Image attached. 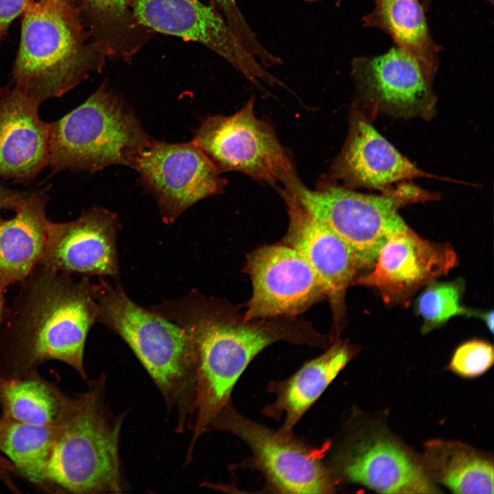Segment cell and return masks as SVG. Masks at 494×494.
<instances>
[{
    "label": "cell",
    "instance_id": "9",
    "mask_svg": "<svg viewBox=\"0 0 494 494\" xmlns=\"http://www.w3.org/2000/svg\"><path fill=\"white\" fill-rule=\"evenodd\" d=\"M254 105L252 97L232 115L207 117L192 142L221 172L237 171L286 187L299 178L272 128L255 116Z\"/></svg>",
    "mask_w": 494,
    "mask_h": 494
},
{
    "label": "cell",
    "instance_id": "13",
    "mask_svg": "<svg viewBox=\"0 0 494 494\" xmlns=\"http://www.w3.org/2000/svg\"><path fill=\"white\" fill-rule=\"evenodd\" d=\"M245 270L252 293L244 321L294 317L326 298L317 274L286 244L257 248L248 255Z\"/></svg>",
    "mask_w": 494,
    "mask_h": 494
},
{
    "label": "cell",
    "instance_id": "18",
    "mask_svg": "<svg viewBox=\"0 0 494 494\" xmlns=\"http://www.w3.org/2000/svg\"><path fill=\"white\" fill-rule=\"evenodd\" d=\"M331 174L347 188L384 191L397 182L433 177L399 152L358 111L352 115L346 142Z\"/></svg>",
    "mask_w": 494,
    "mask_h": 494
},
{
    "label": "cell",
    "instance_id": "35",
    "mask_svg": "<svg viewBox=\"0 0 494 494\" xmlns=\"http://www.w3.org/2000/svg\"><path fill=\"white\" fill-rule=\"evenodd\" d=\"M420 1L421 2L422 5H423L425 10H426V12H427L429 7L430 6L431 3L434 0H420ZM484 1H486L487 2L490 3L491 5L493 4V0H484Z\"/></svg>",
    "mask_w": 494,
    "mask_h": 494
},
{
    "label": "cell",
    "instance_id": "37",
    "mask_svg": "<svg viewBox=\"0 0 494 494\" xmlns=\"http://www.w3.org/2000/svg\"><path fill=\"white\" fill-rule=\"evenodd\" d=\"M307 3H318L325 0H303ZM342 0H334L336 5H339L341 3Z\"/></svg>",
    "mask_w": 494,
    "mask_h": 494
},
{
    "label": "cell",
    "instance_id": "21",
    "mask_svg": "<svg viewBox=\"0 0 494 494\" xmlns=\"http://www.w3.org/2000/svg\"><path fill=\"white\" fill-rule=\"evenodd\" d=\"M45 192H22L12 209L13 217L0 216V286L21 283L38 265L44 253L50 220Z\"/></svg>",
    "mask_w": 494,
    "mask_h": 494
},
{
    "label": "cell",
    "instance_id": "28",
    "mask_svg": "<svg viewBox=\"0 0 494 494\" xmlns=\"http://www.w3.org/2000/svg\"><path fill=\"white\" fill-rule=\"evenodd\" d=\"M493 360L491 344L482 340H471L456 349L449 368L462 377L474 378L486 373L492 366Z\"/></svg>",
    "mask_w": 494,
    "mask_h": 494
},
{
    "label": "cell",
    "instance_id": "23",
    "mask_svg": "<svg viewBox=\"0 0 494 494\" xmlns=\"http://www.w3.org/2000/svg\"><path fill=\"white\" fill-rule=\"evenodd\" d=\"M80 17L91 41L106 57L130 60L150 38L130 0H81Z\"/></svg>",
    "mask_w": 494,
    "mask_h": 494
},
{
    "label": "cell",
    "instance_id": "19",
    "mask_svg": "<svg viewBox=\"0 0 494 494\" xmlns=\"http://www.w3.org/2000/svg\"><path fill=\"white\" fill-rule=\"evenodd\" d=\"M38 108L14 88L0 86V178L28 184L48 165L49 123Z\"/></svg>",
    "mask_w": 494,
    "mask_h": 494
},
{
    "label": "cell",
    "instance_id": "7",
    "mask_svg": "<svg viewBox=\"0 0 494 494\" xmlns=\"http://www.w3.org/2000/svg\"><path fill=\"white\" fill-rule=\"evenodd\" d=\"M284 189L342 239L361 269H371L389 237L408 227L398 213L411 202L405 185L370 195L330 184L311 190L298 180Z\"/></svg>",
    "mask_w": 494,
    "mask_h": 494
},
{
    "label": "cell",
    "instance_id": "22",
    "mask_svg": "<svg viewBox=\"0 0 494 494\" xmlns=\"http://www.w3.org/2000/svg\"><path fill=\"white\" fill-rule=\"evenodd\" d=\"M423 466L433 480L460 494H493V463L482 452L458 441L427 442Z\"/></svg>",
    "mask_w": 494,
    "mask_h": 494
},
{
    "label": "cell",
    "instance_id": "8",
    "mask_svg": "<svg viewBox=\"0 0 494 494\" xmlns=\"http://www.w3.org/2000/svg\"><path fill=\"white\" fill-rule=\"evenodd\" d=\"M213 431L228 432L248 447L246 467L261 472L267 488L283 493H331L338 482L325 460L327 445L315 448L294 436H283L245 416L231 403Z\"/></svg>",
    "mask_w": 494,
    "mask_h": 494
},
{
    "label": "cell",
    "instance_id": "31",
    "mask_svg": "<svg viewBox=\"0 0 494 494\" xmlns=\"http://www.w3.org/2000/svg\"><path fill=\"white\" fill-rule=\"evenodd\" d=\"M21 193L0 185V211L12 209Z\"/></svg>",
    "mask_w": 494,
    "mask_h": 494
},
{
    "label": "cell",
    "instance_id": "16",
    "mask_svg": "<svg viewBox=\"0 0 494 494\" xmlns=\"http://www.w3.org/2000/svg\"><path fill=\"white\" fill-rule=\"evenodd\" d=\"M119 225L116 213L100 207H92L69 222H50L38 265L72 275L108 277L119 282Z\"/></svg>",
    "mask_w": 494,
    "mask_h": 494
},
{
    "label": "cell",
    "instance_id": "15",
    "mask_svg": "<svg viewBox=\"0 0 494 494\" xmlns=\"http://www.w3.org/2000/svg\"><path fill=\"white\" fill-rule=\"evenodd\" d=\"M458 263L449 244L427 240L408 226L389 237L372 270L356 277L352 285L376 289L388 305L407 306L417 291Z\"/></svg>",
    "mask_w": 494,
    "mask_h": 494
},
{
    "label": "cell",
    "instance_id": "29",
    "mask_svg": "<svg viewBox=\"0 0 494 494\" xmlns=\"http://www.w3.org/2000/svg\"><path fill=\"white\" fill-rule=\"evenodd\" d=\"M30 0H0V43L12 22L22 14Z\"/></svg>",
    "mask_w": 494,
    "mask_h": 494
},
{
    "label": "cell",
    "instance_id": "17",
    "mask_svg": "<svg viewBox=\"0 0 494 494\" xmlns=\"http://www.w3.org/2000/svg\"><path fill=\"white\" fill-rule=\"evenodd\" d=\"M281 194L289 216L284 244L296 250L321 280L333 311L337 336L345 314L346 289L361 267L337 234L309 213L291 193L283 189Z\"/></svg>",
    "mask_w": 494,
    "mask_h": 494
},
{
    "label": "cell",
    "instance_id": "14",
    "mask_svg": "<svg viewBox=\"0 0 494 494\" xmlns=\"http://www.w3.org/2000/svg\"><path fill=\"white\" fill-rule=\"evenodd\" d=\"M326 462L338 483L346 480L382 493L438 492L422 462L384 432L347 438Z\"/></svg>",
    "mask_w": 494,
    "mask_h": 494
},
{
    "label": "cell",
    "instance_id": "25",
    "mask_svg": "<svg viewBox=\"0 0 494 494\" xmlns=\"http://www.w3.org/2000/svg\"><path fill=\"white\" fill-rule=\"evenodd\" d=\"M75 395H66L38 371L26 376L0 379L2 417L45 426L60 425L71 412Z\"/></svg>",
    "mask_w": 494,
    "mask_h": 494
},
{
    "label": "cell",
    "instance_id": "10",
    "mask_svg": "<svg viewBox=\"0 0 494 494\" xmlns=\"http://www.w3.org/2000/svg\"><path fill=\"white\" fill-rule=\"evenodd\" d=\"M137 21L151 32L180 37L215 52L257 89L279 82L244 47L222 16L199 0H130Z\"/></svg>",
    "mask_w": 494,
    "mask_h": 494
},
{
    "label": "cell",
    "instance_id": "32",
    "mask_svg": "<svg viewBox=\"0 0 494 494\" xmlns=\"http://www.w3.org/2000/svg\"><path fill=\"white\" fill-rule=\"evenodd\" d=\"M473 316L481 318L484 320L488 329L493 333V311H474Z\"/></svg>",
    "mask_w": 494,
    "mask_h": 494
},
{
    "label": "cell",
    "instance_id": "36",
    "mask_svg": "<svg viewBox=\"0 0 494 494\" xmlns=\"http://www.w3.org/2000/svg\"><path fill=\"white\" fill-rule=\"evenodd\" d=\"M65 2L71 5V6L77 8L79 10L80 1L81 0H64Z\"/></svg>",
    "mask_w": 494,
    "mask_h": 494
},
{
    "label": "cell",
    "instance_id": "2",
    "mask_svg": "<svg viewBox=\"0 0 494 494\" xmlns=\"http://www.w3.org/2000/svg\"><path fill=\"white\" fill-rule=\"evenodd\" d=\"M19 285L0 331V379L56 360L86 380L84 353L97 322V283L38 265Z\"/></svg>",
    "mask_w": 494,
    "mask_h": 494
},
{
    "label": "cell",
    "instance_id": "12",
    "mask_svg": "<svg viewBox=\"0 0 494 494\" xmlns=\"http://www.w3.org/2000/svg\"><path fill=\"white\" fill-rule=\"evenodd\" d=\"M435 73L396 46L382 54L357 56L351 62L357 102L372 111L403 118L434 116Z\"/></svg>",
    "mask_w": 494,
    "mask_h": 494
},
{
    "label": "cell",
    "instance_id": "30",
    "mask_svg": "<svg viewBox=\"0 0 494 494\" xmlns=\"http://www.w3.org/2000/svg\"><path fill=\"white\" fill-rule=\"evenodd\" d=\"M16 471L11 462L0 454V480L12 492L19 493V489L12 480Z\"/></svg>",
    "mask_w": 494,
    "mask_h": 494
},
{
    "label": "cell",
    "instance_id": "20",
    "mask_svg": "<svg viewBox=\"0 0 494 494\" xmlns=\"http://www.w3.org/2000/svg\"><path fill=\"white\" fill-rule=\"evenodd\" d=\"M355 353L353 346L336 341L322 354L306 362L289 377L268 384L267 390L274 394L275 398L263 409L262 413L277 421L283 419L277 430L279 434L287 437L294 435V426Z\"/></svg>",
    "mask_w": 494,
    "mask_h": 494
},
{
    "label": "cell",
    "instance_id": "34",
    "mask_svg": "<svg viewBox=\"0 0 494 494\" xmlns=\"http://www.w3.org/2000/svg\"><path fill=\"white\" fill-rule=\"evenodd\" d=\"M236 0H215L217 7L222 10H228L233 7Z\"/></svg>",
    "mask_w": 494,
    "mask_h": 494
},
{
    "label": "cell",
    "instance_id": "11",
    "mask_svg": "<svg viewBox=\"0 0 494 494\" xmlns=\"http://www.w3.org/2000/svg\"><path fill=\"white\" fill-rule=\"evenodd\" d=\"M143 188L156 200L166 224L197 202L224 191L221 171L192 141L151 140L134 167Z\"/></svg>",
    "mask_w": 494,
    "mask_h": 494
},
{
    "label": "cell",
    "instance_id": "1",
    "mask_svg": "<svg viewBox=\"0 0 494 494\" xmlns=\"http://www.w3.org/2000/svg\"><path fill=\"white\" fill-rule=\"evenodd\" d=\"M185 329L196 346V384L188 451L231 403L234 386L250 362L278 341L323 347L326 338L300 324L239 320L219 302L196 290L151 307Z\"/></svg>",
    "mask_w": 494,
    "mask_h": 494
},
{
    "label": "cell",
    "instance_id": "24",
    "mask_svg": "<svg viewBox=\"0 0 494 494\" xmlns=\"http://www.w3.org/2000/svg\"><path fill=\"white\" fill-rule=\"evenodd\" d=\"M425 13L420 0H375L362 17L363 26L383 30L396 47L436 73L442 48L432 36Z\"/></svg>",
    "mask_w": 494,
    "mask_h": 494
},
{
    "label": "cell",
    "instance_id": "26",
    "mask_svg": "<svg viewBox=\"0 0 494 494\" xmlns=\"http://www.w3.org/2000/svg\"><path fill=\"white\" fill-rule=\"evenodd\" d=\"M59 427L23 423L0 417V452L11 462L16 473L43 490Z\"/></svg>",
    "mask_w": 494,
    "mask_h": 494
},
{
    "label": "cell",
    "instance_id": "6",
    "mask_svg": "<svg viewBox=\"0 0 494 494\" xmlns=\"http://www.w3.org/2000/svg\"><path fill=\"white\" fill-rule=\"evenodd\" d=\"M151 141L132 108L103 83L84 103L49 123L51 170L95 172L110 165L134 169Z\"/></svg>",
    "mask_w": 494,
    "mask_h": 494
},
{
    "label": "cell",
    "instance_id": "27",
    "mask_svg": "<svg viewBox=\"0 0 494 494\" xmlns=\"http://www.w3.org/2000/svg\"><path fill=\"white\" fill-rule=\"evenodd\" d=\"M464 284L462 280L428 283L415 302L416 311L423 319L422 333L425 334L445 325L456 316H472L474 310L461 303Z\"/></svg>",
    "mask_w": 494,
    "mask_h": 494
},
{
    "label": "cell",
    "instance_id": "5",
    "mask_svg": "<svg viewBox=\"0 0 494 494\" xmlns=\"http://www.w3.org/2000/svg\"><path fill=\"white\" fill-rule=\"evenodd\" d=\"M87 380L60 425L49 459L43 490L78 494L120 493L126 489L119 446L126 415L108 406L104 374Z\"/></svg>",
    "mask_w": 494,
    "mask_h": 494
},
{
    "label": "cell",
    "instance_id": "33",
    "mask_svg": "<svg viewBox=\"0 0 494 494\" xmlns=\"http://www.w3.org/2000/svg\"><path fill=\"white\" fill-rule=\"evenodd\" d=\"M4 292H5L0 286V331L3 324L8 309L4 297Z\"/></svg>",
    "mask_w": 494,
    "mask_h": 494
},
{
    "label": "cell",
    "instance_id": "4",
    "mask_svg": "<svg viewBox=\"0 0 494 494\" xmlns=\"http://www.w3.org/2000/svg\"><path fill=\"white\" fill-rule=\"evenodd\" d=\"M22 14L13 88L32 102L40 106L102 70L106 57L77 8L64 0H30Z\"/></svg>",
    "mask_w": 494,
    "mask_h": 494
},
{
    "label": "cell",
    "instance_id": "3",
    "mask_svg": "<svg viewBox=\"0 0 494 494\" xmlns=\"http://www.w3.org/2000/svg\"><path fill=\"white\" fill-rule=\"evenodd\" d=\"M97 284V322L130 348L160 391L176 431L187 430L193 411L196 346L183 327L132 301L119 282Z\"/></svg>",
    "mask_w": 494,
    "mask_h": 494
}]
</instances>
